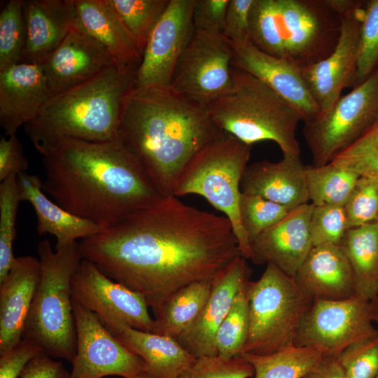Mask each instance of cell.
<instances>
[{"mask_svg":"<svg viewBox=\"0 0 378 378\" xmlns=\"http://www.w3.org/2000/svg\"><path fill=\"white\" fill-rule=\"evenodd\" d=\"M137 68H108L44 104L24 126L36 149L62 138L106 141L119 137L125 97L132 88Z\"/></svg>","mask_w":378,"mask_h":378,"instance_id":"cell-4","label":"cell"},{"mask_svg":"<svg viewBox=\"0 0 378 378\" xmlns=\"http://www.w3.org/2000/svg\"><path fill=\"white\" fill-rule=\"evenodd\" d=\"M309 200L314 206H344L360 175L329 162L304 168Z\"/></svg>","mask_w":378,"mask_h":378,"instance_id":"cell-32","label":"cell"},{"mask_svg":"<svg viewBox=\"0 0 378 378\" xmlns=\"http://www.w3.org/2000/svg\"><path fill=\"white\" fill-rule=\"evenodd\" d=\"M139 378H148V377H146L145 375H143V376H141V377H139Z\"/></svg>","mask_w":378,"mask_h":378,"instance_id":"cell-51","label":"cell"},{"mask_svg":"<svg viewBox=\"0 0 378 378\" xmlns=\"http://www.w3.org/2000/svg\"><path fill=\"white\" fill-rule=\"evenodd\" d=\"M291 210L258 195L241 192L239 212L249 241L282 220Z\"/></svg>","mask_w":378,"mask_h":378,"instance_id":"cell-37","label":"cell"},{"mask_svg":"<svg viewBox=\"0 0 378 378\" xmlns=\"http://www.w3.org/2000/svg\"><path fill=\"white\" fill-rule=\"evenodd\" d=\"M249 330L241 354L268 355L295 345L300 322L314 300L274 265L247 286Z\"/></svg>","mask_w":378,"mask_h":378,"instance_id":"cell-9","label":"cell"},{"mask_svg":"<svg viewBox=\"0 0 378 378\" xmlns=\"http://www.w3.org/2000/svg\"><path fill=\"white\" fill-rule=\"evenodd\" d=\"M330 162L360 176L378 177V119L356 142Z\"/></svg>","mask_w":378,"mask_h":378,"instance_id":"cell-39","label":"cell"},{"mask_svg":"<svg viewBox=\"0 0 378 378\" xmlns=\"http://www.w3.org/2000/svg\"><path fill=\"white\" fill-rule=\"evenodd\" d=\"M36 150L42 155L44 192L103 230L164 197L120 137L106 141L62 138Z\"/></svg>","mask_w":378,"mask_h":378,"instance_id":"cell-2","label":"cell"},{"mask_svg":"<svg viewBox=\"0 0 378 378\" xmlns=\"http://www.w3.org/2000/svg\"><path fill=\"white\" fill-rule=\"evenodd\" d=\"M304 168L300 156L283 155L276 162H254L248 165L244 172L241 192L258 195L293 210L309 201Z\"/></svg>","mask_w":378,"mask_h":378,"instance_id":"cell-24","label":"cell"},{"mask_svg":"<svg viewBox=\"0 0 378 378\" xmlns=\"http://www.w3.org/2000/svg\"><path fill=\"white\" fill-rule=\"evenodd\" d=\"M340 28V16L327 0H254L249 41L301 69L332 52Z\"/></svg>","mask_w":378,"mask_h":378,"instance_id":"cell-5","label":"cell"},{"mask_svg":"<svg viewBox=\"0 0 378 378\" xmlns=\"http://www.w3.org/2000/svg\"><path fill=\"white\" fill-rule=\"evenodd\" d=\"M377 66L378 0H368L365 2L360 28L355 86L365 81Z\"/></svg>","mask_w":378,"mask_h":378,"instance_id":"cell-38","label":"cell"},{"mask_svg":"<svg viewBox=\"0 0 378 378\" xmlns=\"http://www.w3.org/2000/svg\"><path fill=\"white\" fill-rule=\"evenodd\" d=\"M347 221L343 206H314L309 230L313 246L340 245L346 230Z\"/></svg>","mask_w":378,"mask_h":378,"instance_id":"cell-41","label":"cell"},{"mask_svg":"<svg viewBox=\"0 0 378 378\" xmlns=\"http://www.w3.org/2000/svg\"><path fill=\"white\" fill-rule=\"evenodd\" d=\"M195 0H169L154 26L136 71L134 88L169 87L175 66L194 31Z\"/></svg>","mask_w":378,"mask_h":378,"instance_id":"cell-16","label":"cell"},{"mask_svg":"<svg viewBox=\"0 0 378 378\" xmlns=\"http://www.w3.org/2000/svg\"><path fill=\"white\" fill-rule=\"evenodd\" d=\"M221 132L206 105L170 87L133 86L123 100L119 137L164 197L173 196L188 164Z\"/></svg>","mask_w":378,"mask_h":378,"instance_id":"cell-3","label":"cell"},{"mask_svg":"<svg viewBox=\"0 0 378 378\" xmlns=\"http://www.w3.org/2000/svg\"><path fill=\"white\" fill-rule=\"evenodd\" d=\"M78 20L101 43L117 64L138 68L142 55L121 20L106 0H74Z\"/></svg>","mask_w":378,"mask_h":378,"instance_id":"cell-28","label":"cell"},{"mask_svg":"<svg viewBox=\"0 0 378 378\" xmlns=\"http://www.w3.org/2000/svg\"><path fill=\"white\" fill-rule=\"evenodd\" d=\"M293 279L314 300H342L357 295L349 265L338 245L313 246Z\"/></svg>","mask_w":378,"mask_h":378,"instance_id":"cell-26","label":"cell"},{"mask_svg":"<svg viewBox=\"0 0 378 378\" xmlns=\"http://www.w3.org/2000/svg\"><path fill=\"white\" fill-rule=\"evenodd\" d=\"M376 378H378V375L377 376V377H376Z\"/></svg>","mask_w":378,"mask_h":378,"instance_id":"cell-52","label":"cell"},{"mask_svg":"<svg viewBox=\"0 0 378 378\" xmlns=\"http://www.w3.org/2000/svg\"><path fill=\"white\" fill-rule=\"evenodd\" d=\"M212 283H192L172 294L155 315L151 332L176 340L199 317L210 295Z\"/></svg>","mask_w":378,"mask_h":378,"instance_id":"cell-30","label":"cell"},{"mask_svg":"<svg viewBox=\"0 0 378 378\" xmlns=\"http://www.w3.org/2000/svg\"><path fill=\"white\" fill-rule=\"evenodd\" d=\"M339 246L356 294L370 301L378 297V222L347 230Z\"/></svg>","mask_w":378,"mask_h":378,"instance_id":"cell-29","label":"cell"},{"mask_svg":"<svg viewBox=\"0 0 378 378\" xmlns=\"http://www.w3.org/2000/svg\"><path fill=\"white\" fill-rule=\"evenodd\" d=\"M51 97L38 64L21 62L0 71V125L6 135L32 121Z\"/></svg>","mask_w":378,"mask_h":378,"instance_id":"cell-21","label":"cell"},{"mask_svg":"<svg viewBox=\"0 0 378 378\" xmlns=\"http://www.w3.org/2000/svg\"><path fill=\"white\" fill-rule=\"evenodd\" d=\"M346 378H376L378 337L353 344L338 356Z\"/></svg>","mask_w":378,"mask_h":378,"instance_id":"cell-43","label":"cell"},{"mask_svg":"<svg viewBox=\"0 0 378 378\" xmlns=\"http://www.w3.org/2000/svg\"><path fill=\"white\" fill-rule=\"evenodd\" d=\"M23 15L25 45L21 62L24 63L44 62L78 20L74 0L23 1Z\"/></svg>","mask_w":378,"mask_h":378,"instance_id":"cell-23","label":"cell"},{"mask_svg":"<svg viewBox=\"0 0 378 378\" xmlns=\"http://www.w3.org/2000/svg\"><path fill=\"white\" fill-rule=\"evenodd\" d=\"M41 276L24 326L30 340L53 358L71 362L76 334L71 279L83 259L78 242L52 250L48 240L38 243Z\"/></svg>","mask_w":378,"mask_h":378,"instance_id":"cell-7","label":"cell"},{"mask_svg":"<svg viewBox=\"0 0 378 378\" xmlns=\"http://www.w3.org/2000/svg\"><path fill=\"white\" fill-rule=\"evenodd\" d=\"M44 353L34 342L22 338L8 349L0 353V378H18L27 364Z\"/></svg>","mask_w":378,"mask_h":378,"instance_id":"cell-44","label":"cell"},{"mask_svg":"<svg viewBox=\"0 0 378 378\" xmlns=\"http://www.w3.org/2000/svg\"><path fill=\"white\" fill-rule=\"evenodd\" d=\"M21 202L17 176L0 183V281L8 274L16 257L13 243L16 236V218Z\"/></svg>","mask_w":378,"mask_h":378,"instance_id":"cell-35","label":"cell"},{"mask_svg":"<svg viewBox=\"0 0 378 378\" xmlns=\"http://www.w3.org/2000/svg\"><path fill=\"white\" fill-rule=\"evenodd\" d=\"M247 281L235 295L230 310L218 329L215 343L218 356L224 358L238 356L247 340L249 309Z\"/></svg>","mask_w":378,"mask_h":378,"instance_id":"cell-34","label":"cell"},{"mask_svg":"<svg viewBox=\"0 0 378 378\" xmlns=\"http://www.w3.org/2000/svg\"><path fill=\"white\" fill-rule=\"evenodd\" d=\"M73 307L76 350L71 362V378H139L144 375L142 360L94 313L74 300Z\"/></svg>","mask_w":378,"mask_h":378,"instance_id":"cell-14","label":"cell"},{"mask_svg":"<svg viewBox=\"0 0 378 378\" xmlns=\"http://www.w3.org/2000/svg\"><path fill=\"white\" fill-rule=\"evenodd\" d=\"M21 201L31 204L36 217L38 235L49 234L56 239L55 249H60L76 240L93 236L103 230L90 220L74 215L50 200L42 188V180L35 174L22 172L17 176Z\"/></svg>","mask_w":378,"mask_h":378,"instance_id":"cell-27","label":"cell"},{"mask_svg":"<svg viewBox=\"0 0 378 378\" xmlns=\"http://www.w3.org/2000/svg\"><path fill=\"white\" fill-rule=\"evenodd\" d=\"M83 259L139 293L156 315L178 290L213 282L241 256L230 220L162 197L82 239Z\"/></svg>","mask_w":378,"mask_h":378,"instance_id":"cell-1","label":"cell"},{"mask_svg":"<svg viewBox=\"0 0 378 378\" xmlns=\"http://www.w3.org/2000/svg\"><path fill=\"white\" fill-rule=\"evenodd\" d=\"M41 276L38 259L16 257L0 281V353L23 338L24 330Z\"/></svg>","mask_w":378,"mask_h":378,"instance_id":"cell-22","label":"cell"},{"mask_svg":"<svg viewBox=\"0 0 378 378\" xmlns=\"http://www.w3.org/2000/svg\"><path fill=\"white\" fill-rule=\"evenodd\" d=\"M239 356L253 368V378H303L324 357L316 349L295 345L268 355Z\"/></svg>","mask_w":378,"mask_h":378,"instance_id":"cell-31","label":"cell"},{"mask_svg":"<svg viewBox=\"0 0 378 378\" xmlns=\"http://www.w3.org/2000/svg\"><path fill=\"white\" fill-rule=\"evenodd\" d=\"M339 15L340 36L326 59L301 68L302 76L321 111L328 110L345 88L354 87L360 28L365 1L327 0Z\"/></svg>","mask_w":378,"mask_h":378,"instance_id":"cell-13","label":"cell"},{"mask_svg":"<svg viewBox=\"0 0 378 378\" xmlns=\"http://www.w3.org/2000/svg\"><path fill=\"white\" fill-rule=\"evenodd\" d=\"M24 45L23 1L9 0L0 13V71L21 62Z\"/></svg>","mask_w":378,"mask_h":378,"instance_id":"cell-36","label":"cell"},{"mask_svg":"<svg viewBox=\"0 0 378 378\" xmlns=\"http://www.w3.org/2000/svg\"><path fill=\"white\" fill-rule=\"evenodd\" d=\"M74 301L94 313L102 322L120 321L151 332L153 318L144 298L105 275L92 262L82 259L71 279Z\"/></svg>","mask_w":378,"mask_h":378,"instance_id":"cell-15","label":"cell"},{"mask_svg":"<svg viewBox=\"0 0 378 378\" xmlns=\"http://www.w3.org/2000/svg\"><path fill=\"white\" fill-rule=\"evenodd\" d=\"M344 208L348 230L378 222V177L360 176Z\"/></svg>","mask_w":378,"mask_h":378,"instance_id":"cell-40","label":"cell"},{"mask_svg":"<svg viewBox=\"0 0 378 378\" xmlns=\"http://www.w3.org/2000/svg\"><path fill=\"white\" fill-rule=\"evenodd\" d=\"M20 378H71V374L60 361L42 353L27 364Z\"/></svg>","mask_w":378,"mask_h":378,"instance_id":"cell-48","label":"cell"},{"mask_svg":"<svg viewBox=\"0 0 378 378\" xmlns=\"http://www.w3.org/2000/svg\"><path fill=\"white\" fill-rule=\"evenodd\" d=\"M254 0H230L222 34L231 42L249 41V17Z\"/></svg>","mask_w":378,"mask_h":378,"instance_id":"cell-45","label":"cell"},{"mask_svg":"<svg viewBox=\"0 0 378 378\" xmlns=\"http://www.w3.org/2000/svg\"><path fill=\"white\" fill-rule=\"evenodd\" d=\"M371 301L358 295L342 300H314L302 318L294 344L338 357L350 345L378 337Z\"/></svg>","mask_w":378,"mask_h":378,"instance_id":"cell-12","label":"cell"},{"mask_svg":"<svg viewBox=\"0 0 378 378\" xmlns=\"http://www.w3.org/2000/svg\"><path fill=\"white\" fill-rule=\"evenodd\" d=\"M7 136H1L0 140V182L27 172L29 167L16 134Z\"/></svg>","mask_w":378,"mask_h":378,"instance_id":"cell-47","label":"cell"},{"mask_svg":"<svg viewBox=\"0 0 378 378\" xmlns=\"http://www.w3.org/2000/svg\"><path fill=\"white\" fill-rule=\"evenodd\" d=\"M371 304L373 312V321L374 323H376L378 330V297L371 300Z\"/></svg>","mask_w":378,"mask_h":378,"instance_id":"cell-50","label":"cell"},{"mask_svg":"<svg viewBox=\"0 0 378 378\" xmlns=\"http://www.w3.org/2000/svg\"><path fill=\"white\" fill-rule=\"evenodd\" d=\"M314 208L305 204L291 210L282 220L251 240V260L272 264L294 278L313 247L309 222Z\"/></svg>","mask_w":378,"mask_h":378,"instance_id":"cell-19","label":"cell"},{"mask_svg":"<svg viewBox=\"0 0 378 378\" xmlns=\"http://www.w3.org/2000/svg\"><path fill=\"white\" fill-rule=\"evenodd\" d=\"M230 43L233 48L232 66L267 84L298 112L304 122L321 112L302 76L300 68L265 53L250 41Z\"/></svg>","mask_w":378,"mask_h":378,"instance_id":"cell-18","label":"cell"},{"mask_svg":"<svg viewBox=\"0 0 378 378\" xmlns=\"http://www.w3.org/2000/svg\"><path fill=\"white\" fill-rule=\"evenodd\" d=\"M102 323L142 360L148 378H178L196 359L173 337L137 330L120 321Z\"/></svg>","mask_w":378,"mask_h":378,"instance_id":"cell-25","label":"cell"},{"mask_svg":"<svg viewBox=\"0 0 378 378\" xmlns=\"http://www.w3.org/2000/svg\"><path fill=\"white\" fill-rule=\"evenodd\" d=\"M252 365L241 356L224 358L218 356L195 359L178 378H251Z\"/></svg>","mask_w":378,"mask_h":378,"instance_id":"cell-42","label":"cell"},{"mask_svg":"<svg viewBox=\"0 0 378 378\" xmlns=\"http://www.w3.org/2000/svg\"><path fill=\"white\" fill-rule=\"evenodd\" d=\"M378 119V66L326 111L304 122L303 135L314 166L329 163Z\"/></svg>","mask_w":378,"mask_h":378,"instance_id":"cell-10","label":"cell"},{"mask_svg":"<svg viewBox=\"0 0 378 378\" xmlns=\"http://www.w3.org/2000/svg\"><path fill=\"white\" fill-rule=\"evenodd\" d=\"M230 0H195L192 10L194 29L222 34Z\"/></svg>","mask_w":378,"mask_h":378,"instance_id":"cell-46","label":"cell"},{"mask_svg":"<svg viewBox=\"0 0 378 378\" xmlns=\"http://www.w3.org/2000/svg\"><path fill=\"white\" fill-rule=\"evenodd\" d=\"M234 76L232 91L207 106L220 130L252 146L272 141L283 155L300 156L296 130L302 120L298 112L251 74L234 68Z\"/></svg>","mask_w":378,"mask_h":378,"instance_id":"cell-6","label":"cell"},{"mask_svg":"<svg viewBox=\"0 0 378 378\" xmlns=\"http://www.w3.org/2000/svg\"><path fill=\"white\" fill-rule=\"evenodd\" d=\"M106 1L118 14L142 55L149 36L169 0Z\"/></svg>","mask_w":378,"mask_h":378,"instance_id":"cell-33","label":"cell"},{"mask_svg":"<svg viewBox=\"0 0 378 378\" xmlns=\"http://www.w3.org/2000/svg\"><path fill=\"white\" fill-rule=\"evenodd\" d=\"M250 274L246 260L239 256L213 281L210 295L199 317L176 339L196 358L218 356L216 332Z\"/></svg>","mask_w":378,"mask_h":378,"instance_id":"cell-20","label":"cell"},{"mask_svg":"<svg viewBox=\"0 0 378 378\" xmlns=\"http://www.w3.org/2000/svg\"><path fill=\"white\" fill-rule=\"evenodd\" d=\"M40 65L52 97L85 83L108 68L119 66L78 20Z\"/></svg>","mask_w":378,"mask_h":378,"instance_id":"cell-17","label":"cell"},{"mask_svg":"<svg viewBox=\"0 0 378 378\" xmlns=\"http://www.w3.org/2000/svg\"><path fill=\"white\" fill-rule=\"evenodd\" d=\"M233 48L222 34L194 29L174 70L169 87L208 106L234 88Z\"/></svg>","mask_w":378,"mask_h":378,"instance_id":"cell-11","label":"cell"},{"mask_svg":"<svg viewBox=\"0 0 378 378\" xmlns=\"http://www.w3.org/2000/svg\"><path fill=\"white\" fill-rule=\"evenodd\" d=\"M252 145L222 131L190 161L173 196L195 194L204 197L230 220L241 255L251 259L250 241L239 216L240 184L248 166Z\"/></svg>","mask_w":378,"mask_h":378,"instance_id":"cell-8","label":"cell"},{"mask_svg":"<svg viewBox=\"0 0 378 378\" xmlns=\"http://www.w3.org/2000/svg\"><path fill=\"white\" fill-rule=\"evenodd\" d=\"M303 378H346L338 357L324 356Z\"/></svg>","mask_w":378,"mask_h":378,"instance_id":"cell-49","label":"cell"}]
</instances>
